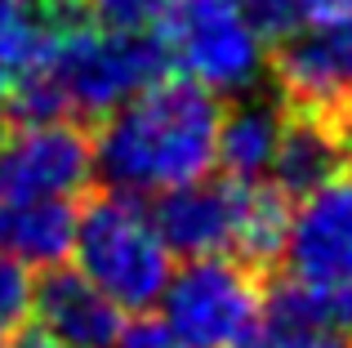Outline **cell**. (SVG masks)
Masks as SVG:
<instances>
[{
	"mask_svg": "<svg viewBox=\"0 0 352 348\" xmlns=\"http://www.w3.org/2000/svg\"><path fill=\"white\" fill-rule=\"evenodd\" d=\"M223 98L188 76H161L103 116L94 170L125 197H161L219 166Z\"/></svg>",
	"mask_w": 352,
	"mask_h": 348,
	"instance_id": "6da1fadb",
	"label": "cell"
},
{
	"mask_svg": "<svg viewBox=\"0 0 352 348\" xmlns=\"http://www.w3.org/2000/svg\"><path fill=\"white\" fill-rule=\"evenodd\" d=\"M165 246L174 254H232L245 263H263L281 254L290 201L272 183H236V179H197L174 192H161L152 206Z\"/></svg>",
	"mask_w": 352,
	"mask_h": 348,
	"instance_id": "7a4b0ae2",
	"label": "cell"
},
{
	"mask_svg": "<svg viewBox=\"0 0 352 348\" xmlns=\"http://www.w3.org/2000/svg\"><path fill=\"white\" fill-rule=\"evenodd\" d=\"M76 272L98 286L120 313H147L174 272V250L165 246L152 210L138 197L107 188L89 197L76 215Z\"/></svg>",
	"mask_w": 352,
	"mask_h": 348,
	"instance_id": "3957f363",
	"label": "cell"
},
{
	"mask_svg": "<svg viewBox=\"0 0 352 348\" xmlns=\"http://www.w3.org/2000/svg\"><path fill=\"white\" fill-rule=\"evenodd\" d=\"M152 27L165 63L219 98L250 94L267 76V36L241 0H165Z\"/></svg>",
	"mask_w": 352,
	"mask_h": 348,
	"instance_id": "277c9868",
	"label": "cell"
},
{
	"mask_svg": "<svg viewBox=\"0 0 352 348\" xmlns=\"http://www.w3.org/2000/svg\"><path fill=\"white\" fill-rule=\"evenodd\" d=\"M263 286L254 263L232 254H201L170 272L161 299V326L183 348H236L263 317Z\"/></svg>",
	"mask_w": 352,
	"mask_h": 348,
	"instance_id": "5b68a950",
	"label": "cell"
},
{
	"mask_svg": "<svg viewBox=\"0 0 352 348\" xmlns=\"http://www.w3.org/2000/svg\"><path fill=\"white\" fill-rule=\"evenodd\" d=\"M267 72L290 112L344 121L352 112V14L299 23L276 41Z\"/></svg>",
	"mask_w": 352,
	"mask_h": 348,
	"instance_id": "8992f818",
	"label": "cell"
},
{
	"mask_svg": "<svg viewBox=\"0 0 352 348\" xmlns=\"http://www.w3.org/2000/svg\"><path fill=\"white\" fill-rule=\"evenodd\" d=\"M94 179V139L80 121H32L0 143V197L18 201H72Z\"/></svg>",
	"mask_w": 352,
	"mask_h": 348,
	"instance_id": "52a82bcc",
	"label": "cell"
},
{
	"mask_svg": "<svg viewBox=\"0 0 352 348\" xmlns=\"http://www.w3.org/2000/svg\"><path fill=\"white\" fill-rule=\"evenodd\" d=\"M285 277L352 290V174L290 201L281 254Z\"/></svg>",
	"mask_w": 352,
	"mask_h": 348,
	"instance_id": "ba28073f",
	"label": "cell"
},
{
	"mask_svg": "<svg viewBox=\"0 0 352 348\" xmlns=\"http://www.w3.org/2000/svg\"><path fill=\"white\" fill-rule=\"evenodd\" d=\"M32 313L41 317V331H50L63 348H112L129 326L125 313L76 268H50V277L36 281Z\"/></svg>",
	"mask_w": 352,
	"mask_h": 348,
	"instance_id": "9c48e42d",
	"label": "cell"
},
{
	"mask_svg": "<svg viewBox=\"0 0 352 348\" xmlns=\"http://www.w3.org/2000/svg\"><path fill=\"white\" fill-rule=\"evenodd\" d=\"M348 166V143H344V121H326V116L290 112L285 107V130L272 157V188L285 201H299L317 192L321 183L339 179Z\"/></svg>",
	"mask_w": 352,
	"mask_h": 348,
	"instance_id": "30bf717a",
	"label": "cell"
},
{
	"mask_svg": "<svg viewBox=\"0 0 352 348\" xmlns=\"http://www.w3.org/2000/svg\"><path fill=\"white\" fill-rule=\"evenodd\" d=\"M285 130V103L281 98H241L232 112H223L219 125V170L236 183H267L276 143Z\"/></svg>",
	"mask_w": 352,
	"mask_h": 348,
	"instance_id": "8fae6325",
	"label": "cell"
},
{
	"mask_svg": "<svg viewBox=\"0 0 352 348\" xmlns=\"http://www.w3.org/2000/svg\"><path fill=\"white\" fill-rule=\"evenodd\" d=\"M76 215L72 201H18L5 206L0 237L5 250L18 254L27 268H63V259L76 246Z\"/></svg>",
	"mask_w": 352,
	"mask_h": 348,
	"instance_id": "7c38bea8",
	"label": "cell"
},
{
	"mask_svg": "<svg viewBox=\"0 0 352 348\" xmlns=\"http://www.w3.org/2000/svg\"><path fill=\"white\" fill-rule=\"evenodd\" d=\"M263 313L285 317L294 326H312L326 335H348L352 340V290L348 286H317V281L285 277L267 295Z\"/></svg>",
	"mask_w": 352,
	"mask_h": 348,
	"instance_id": "4fadbf2b",
	"label": "cell"
},
{
	"mask_svg": "<svg viewBox=\"0 0 352 348\" xmlns=\"http://www.w3.org/2000/svg\"><path fill=\"white\" fill-rule=\"evenodd\" d=\"M41 32H45V9H36L32 0H0V94L32 63Z\"/></svg>",
	"mask_w": 352,
	"mask_h": 348,
	"instance_id": "5bb4252c",
	"label": "cell"
},
{
	"mask_svg": "<svg viewBox=\"0 0 352 348\" xmlns=\"http://www.w3.org/2000/svg\"><path fill=\"white\" fill-rule=\"evenodd\" d=\"M36 304V277L18 254H9L0 246V340H9L14 331H23Z\"/></svg>",
	"mask_w": 352,
	"mask_h": 348,
	"instance_id": "9a60e30c",
	"label": "cell"
},
{
	"mask_svg": "<svg viewBox=\"0 0 352 348\" xmlns=\"http://www.w3.org/2000/svg\"><path fill=\"white\" fill-rule=\"evenodd\" d=\"M236 348H352V340H348V335L312 331V326H294V322H285V317L263 313L258 326Z\"/></svg>",
	"mask_w": 352,
	"mask_h": 348,
	"instance_id": "2e32d148",
	"label": "cell"
},
{
	"mask_svg": "<svg viewBox=\"0 0 352 348\" xmlns=\"http://www.w3.org/2000/svg\"><path fill=\"white\" fill-rule=\"evenodd\" d=\"M76 9L103 27H152L165 0H76Z\"/></svg>",
	"mask_w": 352,
	"mask_h": 348,
	"instance_id": "e0dca14e",
	"label": "cell"
},
{
	"mask_svg": "<svg viewBox=\"0 0 352 348\" xmlns=\"http://www.w3.org/2000/svg\"><path fill=\"white\" fill-rule=\"evenodd\" d=\"M241 5H245V14L254 18V27L267 41H281V36H290L303 23L299 0H241Z\"/></svg>",
	"mask_w": 352,
	"mask_h": 348,
	"instance_id": "ac0fdd59",
	"label": "cell"
},
{
	"mask_svg": "<svg viewBox=\"0 0 352 348\" xmlns=\"http://www.w3.org/2000/svg\"><path fill=\"white\" fill-rule=\"evenodd\" d=\"M112 348H183V344L174 340L161 322H138V326H125Z\"/></svg>",
	"mask_w": 352,
	"mask_h": 348,
	"instance_id": "d6986e66",
	"label": "cell"
},
{
	"mask_svg": "<svg viewBox=\"0 0 352 348\" xmlns=\"http://www.w3.org/2000/svg\"><path fill=\"white\" fill-rule=\"evenodd\" d=\"M299 14L303 23H312V18H348L352 0H299Z\"/></svg>",
	"mask_w": 352,
	"mask_h": 348,
	"instance_id": "ffe728a7",
	"label": "cell"
},
{
	"mask_svg": "<svg viewBox=\"0 0 352 348\" xmlns=\"http://www.w3.org/2000/svg\"><path fill=\"white\" fill-rule=\"evenodd\" d=\"M0 348H63L54 340L50 331H41V326H23V331H14L9 340H0Z\"/></svg>",
	"mask_w": 352,
	"mask_h": 348,
	"instance_id": "44dd1931",
	"label": "cell"
},
{
	"mask_svg": "<svg viewBox=\"0 0 352 348\" xmlns=\"http://www.w3.org/2000/svg\"><path fill=\"white\" fill-rule=\"evenodd\" d=\"M344 143H348V161H352V112L344 116Z\"/></svg>",
	"mask_w": 352,
	"mask_h": 348,
	"instance_id": "7402d4cb",
	"label": "cell"
},
{
	"mask_svg": "<svg viewBox=\"0 0 352 348\" xmlns=\"http://www.w3.org/2000/svg\"><path fill=\"white\" fill-rule=\"evenodd\" d=\"M5 121L9 116H5V103H0V143H5Z\"/></svg>",
	"mask_w": 352,
	"mask_h": 348,
	"instance_id": "603a6c76",
	"label": "cell"
},
{
	"mask_svg": "<svg viewBox=\"0 0 352 348\" xmlns=\"http://www.w3.org/2000/svg\"><path fill=\"white\" fill-rule=\"evenodd\" d=\"M0 219H5V197H0Z\"/></svg>",
	"mask_w": 352,
	"mask_h": 348,
	"instance_id": "cb8c5ba5",
	"label": "cell"
}]
</instances>
